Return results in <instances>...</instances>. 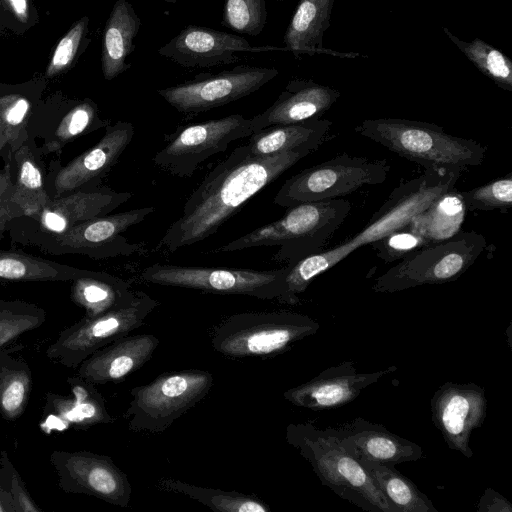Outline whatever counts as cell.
Segmentation results:
<instances>
[{
	"label": "cell",
	"mask_w": 512,
	"mask_h": 512,
	"mask_svg": "<svg viewBox=\"0 0 512 512\" xmlns=\"http://www.w3.org/2000/svg\"><path fill=\"white\" fill-rule=\"evenodd\" d=\"M310 153L292 150L260 156L246 144L237 146L190 194L157 249L173 253L212 236L248 200Z\"/></svg>",
	"instance_id": "6da1fadb"
},
{
	"label": "cell",
	"mask_w": 512,
	"mask_h": 512,
	"mask_svg": "<svg viewBox=\"0 0 512 512\" xmlns=\"http://www.w3.org/2000/svg\"><path fill=\"white\" fill-rule=\"evenodd\" d=\"M466 168L425 169L416 178L394 188L387 200L358 233L328 249L309 255L289 266L284 304L299 303V295L319 275L328 271L356 249L372 244L409 224L437 196L453 189Z\"/></svg>",
	"instance_id": "7a4b0ae2"
},
{
	"label": "cell",
	"mask_w": 512,
	"mask_h": 512,
	"mask_svg": "<svg viewBox=\"0 0 512 512\" xmlns=\"http://www.w3.org/2000/svg\"><path fill=\"white\" fill-rule=\"evenodd\" d=\"M285 440L310 464L320 482L340 498L365 511L396 512L334 428L290 423Z\"/></svg>",
	"instance_id": "3957f363"
},
{
	"label": "cell",
	"mask_w": 512,
	"mask_h": 512,
	"mask_svg": "<svg viewBox=\"0 0 512 512\" xmlns=\"http://www.w3.org/2000/svg\"><path fill=\"white\" fill-rule=\"evenodd\" d=\"M344 199L305 202L288 207L280 219L258 227L213 252H233L260 246H279L274 259L293 265L321 250L350 213Z\"/></svg>",
	"instance_id": "277c9868"
},
{
	"label": "cell",
	"mask_w": 512,
	"mask_h": 512,
	"mask_svg": "<svg viewBox=\"0 0 512 512\" xmlns=\"http://www.w3.org/2000/svg\"><path fill=\"white\" fill-rule=\"evenodd\" d=\"M355 132L424 169L470 167L483 163L486 147L453 136L434 123L400 118L366 119Z\"/></svg>",
	"instance_id": "5b68a950"
},
{
	"label": "cell",
	"mask_w": 512,
	"mask_h": 512,
	"mask_svg": "<svg viewBox=\"0 0 512 512\" xmlns=\"http://www.w3.org/2000/svg\"><path fill=\"white\" fill-rule=\"evenodd\" d=\"M311 317L289 310L232 314L216 325L211 346L229 358L272 357L318 332Z\"/></svg>",
	"instance_id": "8992f818"
},
{
	"label": "cell",
	"mask_w": 512,
	"mask_h": 512,
	"mask_svg": "<svg viewBox=\"0 0 512 512\" xmlns=\"http://www.w3.org/2000/svg\"><path fill=\"white\" fill-rule=\"evenodd\" d=\"M486 246L483 235L460 231L450 239L412 251L377 277L371 289L376 293H394L455 281L475 263Z\"/></svg>",
	"instance_id": "52a82bcc"
},
{
	"label": "cell",
	"mask_w": 512,
	"mask_h": 512,
	"mask_svg": "<svg viewBox=\"0 0 512 512\" xmlns=\"http://www.w3.org/2000/svg\"><path fill=\"white\" fill-rule=\"evenodd\" d=\"M213 385L210 372L186 369L163 373L150 383L132 388L124 413L128 429L152 434L166 431L203 400Z\"/></svg>",
	"instance_id": "ba28073f"
},
{
	"label": "cell",
	"mask_w": 512,
	"mask_h": 512,
	"mask_svg": "<svg viewBox=\"0 0 512 512\" xmlns=\"http://www.w3.org/2000/svg\"><path fill=\"white\" fill-rule=\"evenodd\" d=\"M389 171L385 159L343 153L287 179L276 193L274 203L288 208L305 202L338 199L365 185L384 183Z\"/></svg>",
	"instance_id": "9c48e42d"
},
{
	"label": "cell",
	"mask_w": 512,
	"mask_h": 512,
	"mask_svg": "<svg viewBox=\"0 0 512 512\" xmlns=\"http://www.w3.org/2000/svg\"><path fill=\"white\" fill-rule=\"evenodd\" d=\"M289 266L272 270L198 267L155 263L141 272V279L161 286L208 293L246 295L283 303Z\"/></svg>",
	"instance_id": "30bf717a"
},
{
	"label": "cell",
	"mask_w": 512,
	"mask_h": 512,
	"mask_svg": "<svg viewBox=\"0 0 512 512\" xmlns=\"http://www.w3.org/2000/svg\"><path fill=\"white\" fill-rule=\"evenodd\" d=\"M157 306V300L137 290L129 304L97 317H83L63 329L46 349V355L66 368L76 369L97 350L142 326Z\"/></svg>",
	"instance_id": "8fae6325"
},
{
	"label": "cell",
	"mask_w": 512,
	"mask_h": 512,
	"mask_svg": "<svg viewBox=\"0 0 512 512\" xmlns=\"http://www.w3.org/2000/svg\"><path fill=\"white\" fill-rule=\"evenodd\" d=\"M252 133L251 118L240 114L188 124L165 136L167 144L152 157V161L172 175L191 177L204 161Z\"/></svg>",
	"instance_id": "7c38bea8"
},
{
	"label": "cell",
	"mask_w": 512,
	"mask_h": 512,
	"mask_svg": "<svg viewBox=\"0 0 512 512\" xmlns=\"http://www.w3.org/2000/svg\"><path fill=\"white\" fill-rule=\"evenodd\" d=\"M278 75L272 67L237 65L217 74L200 75L157 93L177 111L205 112L246 97Z\"/></svg>",
	"instance_id": "4fadbf2b"
},
{
	"label": "cell",
	"mask_w": 512,
	"mask_h": 512,
	"mask_svg": "<svg viewBox=\"0 0 512 512\" xmlns=\"http://www.w3.org/2000/svg\"><path fill=\"white\" fill-rule=\"evenodd\" d=\"M50 463L65 493L86 494L110 504L127 507L132 486L110 456L89 451L55 450Z\"/></svg>",
	"instance_id": "5bb4252c"
},
{
	"label": "cell",
	"mask_w": 512,
	"mask_h": 512,
	"mask_svg": "<svg viewBox=\"0 0 512 512\" xmlns=\"http://www.w3.org/2000/svg\"><path fill=\"white\" fill-rule=\"evenodd\" d=\"M485 389L475 383L445 382L430 400L431 417L447 446L470 459V438L487 415Z\"/></svg>",
	"instance_id": "9a60e30c"
},
{
	"label": "cell",
	"mask_w": 512,
	"mask_h": 512,
	"mask_svg": "<svg viewBox=\"0 0 512 512\" xmlns=\"http://www.w3.org/2000/svg\"><path fill=\"white\" fill-rule=\"evenodd\" d=\"M154 211L151 206L95 217L62 233H48L49 244L63 253H81L95 259L129 256L141 252L142 246L130 243L123 233Z\"/></svg>",
	"instance_id": "2e32d148"
},
{
	"label": "cell",
	"mask_w": 512,
	"mask_h": 512,
	"mask_svg": "<svg viewBox=\"0 0 512 512\" xmlns=\"http://www.w3.org/2000/svg\"><path fill=\"white\" fill-rule=\"evenodd\" d=\"M284 50L274 46H253L244 37L189 25L158 49V54L186 68H209L237 62L241 53Z\"/></svg>",
	"instance_id": "e0dca14e"
},
{
	"label": "cell",
	"mask_w": 512,
	"mask_h": 512,
	"mask_svg": "<svg viewBox=\"0 0 512 512\" xmlns=\"http://www.w3.org/2000/svg\"><path fill=\"white\" fill-rule=\"evenodd\" d=\"M396 370L397 366L393 365L375 372H358L354 361L347 360L286 390L283 396L297 407L314 411L338 408L354 401L365 388Z\"/></svg>",
	"instance_id": "ac0fdd59"
},
{
	"label": "cell",
	"mask_w": 512,
	"mask_h": 512,
	"mask_svg": "<svg viewBox=\"0 0 512 512\" xmlns=\"http://www.w3.org/2000/svg\"><path fill=\"white\" fill-rule=\"evenodd\" d=\"M69 395L48 392L42 412L40 429L46 433L63 432L68 429L84 430L98 424H112V417L104 398L95 385L82 377L67 378Z\"/></svg>",
	"instance_id": "d6986e66"
},
{
	"label": "cell",
	"mask_w": 512,
	"mask_h": 512,
	"mask_svg": "<svg viewBox=\"0 0 512 512\" xmlns=\"http://www.w3.org/2000/svg\"><path fill=\"white\" fill-rule=\"evenodd\" d=\"M132 123L107 125L100 141L61 168L54 179L55 197L86 186L99 185L133 139Z\"/></svg>",
	"instance_id": "ffe728a7"
},
{
	"label": "cell",
	"mask_w": 512,
	"mask_h": 512,
	"mask_svg": "<svg viewBox=\"0 0 512 512\" xmlns=\"http://www.w3.org/2000/svg\"><path fill=\"white\" fill-rule=\"evenodd\" d=\"M133 195L93 185L53 197L33 220L48 233L58 234L89 219L104 216Z\"/></svg>",
	"instance_id": "44dd1931"
},
{
	"label": "cell",
	"mask_w": 512,
	"mask_h": 512,
	"mask_svg": "<svg viewBox=\"0 0 512 512\" xmlns=\"http://www.w3.org/2000/svg\"><path fill=\"white\" fill-rule=\"evenodd\" d=\"M159 343L153 334L126 335L87 357L76 374L94 385L123 381L151 359Z\"/></svg>",
	"instance_id": "7402d4cb"
},
{
	"label": "cell",
	"mask_w": 512,
	"mask_h": 512,
	"mask_svg": "<svg viewBox=\"0 0 512 512\" xmlns=\"http://www.w3.org/2000/svg\"><path fill=\"white\" fill-rule=\"evenodd\" d=\"M340 92L313 80L292 79L275 102L251 118L253 133L261 129L321 118L339 99Z\"/></svg>",
	"instance_id": "603a6c76"
},
{
	"label": "cell",
	"mask_w": 512,
	"mask_h": 512,
	"mask_svg": "<svg viewBox=\"0 0 512 512\" xmlns=\"http://www.w3.org/2000/svg\"><path fill=\"white\" fill-rule=\"evenodd\" d=\"M334 429L345 448L356 458L363 457L395 466L425 457L418 444L361 417Z\"/></svg>",
	"instance_id": "cb8c5ba5"
},
{
	"label": "cell",
	"mask_w": 512,
	"mask_h": 512,
	"mask_svg": "<svg viewBox=\"0 0 512 512\" xmlns=\"http://www.w3.org/2000/svg\"><path fill=\"white\" fill-rule=\"evenodd\" d=\"M334 2L335 0H299L283 37L286 51H292L295 56H359L357 53H341L323 47V35L330 25Z\"/></svg>",
	"instance_id": "d4e9b609"
},
{
	"label": "cell",
	"mask_w": 512,
	"mask_h": 512,
	"mask_svg": "<svg viewBox=\"0 0 512 512\" xmlns=\"http://www.w3.org/2000/svg\"><path fill=\"white\" fill-rule=\"evenodd\" d=\"M141 20L127 0H117L106 21L101 54V67L106 80H112L129 70L126 59L135 49L134 40Z\"/></svg>",
	"instance_id": "484cf974"
},
{
	"label": "cell",
	"mask_w": 512,
	"mask_h": 512,
	"mask_svg": "<svg viewBox=\"0 0 512 512\" xmlns=\"http://www.w3.org/2000/svg\"><path fill=\"white\" fill-rule=\"evenodd\" d=\"M331 126V121L321 118L270 126L252 133L246 145L260 156L292 150L313 152L324 142Z\"/></svg>",
	"instance_id": "4316f807"
},
{
	"label": "cell",
	"mask_w": 512,
	"mask_h": 512,
	"mask_svg": "<svg viewBox=\"0 0 512 512\" xmlns=\"http://www.w3.org/2000/svg\"><path fill=\"white\" fill-rule=\"evenodd\" d=\"M136 291L117 276L89 270L72 281L70 297L84 309V317L93 318L129 304Z\"/></svg>",
	"instance_id": "83f0119b"
},
{
	"label": "cell",
	"mask_w": 512,
	"mask_h": 512,
	"mask_svg": "<svg viewBox=\"0 0 512 512\" xmlns=\"http://www.w3.org/2000/svg\"><path fill=\"white\" fill-rule=\"evenodd\" d=\"M466 211L460 192L453 188L437 196L408 226L426 245L441 242L461 231Z\"/></svg>",
	"instance_id": "f1b7e54d"
},
{
	"label": "cell",
	"mask_w": 512,
	"mask_h": 512,
	"mask_svg": "<svg viewBox=\"0 0 512 512\" xmlns=\"http://www.w3.org/2000/svg\"><path fill=\"white\" fill-rule=\"evenodd\" d=\"M396 512H438L433 502L395 466L357 458Z\"/></svg>",
	"instance_id": "f546056e"
},
{
	"label": "cell",
	"mask_w": 512,
	"mask_h": 512,
	"mask_svg": "<svg viewBox=\"0 0 512 512\" xmlns=\"http://www.w3.org/2000/svg\"><path fill=\"white\" fill-rule=\"evenodd\" d=\"M160 490L183 494L217 512H270L269 505L256 495L200 487L174 478H161Z\"/></svg>",
	"instance_id": "4dcf8cb0"
},
{
	"label": "cell",
	"mask_w": 512,
	"mask_h": 512,
	"mask_svg": "<svg viewBox=\"0 0 512 512\" xmlns=\"http://www.w3.org/2000/svg\"><path fill=\"white\" fill-rule=\"evenodd\" d=\"M16 175L12 184L11 201L24 216L35 218L50 201L42 172L29 146L23 144L14 152Z\"/></svg>",
	"instance_id": "1f68e13d"
},
{
	"label": "cell",
	"mask_w": 512,
	"mask_h": 512,
	"mask_svg": "<svg viewBox=\"0 0 512 512\" xmlns=\"http://www.w3.org/2000/svg\"><path fill=\"white\" fill-rule=\"evenodd\" d=\"M88 271L28 254L0 251V280L73 281Z\"/></svg>",
	"instance_id": "d6a6232c"
},
{
	"label": "cell",
	"mask_w": 512,
	"mask_h": 512,
	"mask_svg": "<svg viewBox=\"0 0 512 512\" xmlns=\"http://www.w3.org/2000/svg\"><path fill=\"white\" fill-rule=\"evenodd\" d=\"M32 387V372L25 361L0 350V414L14 421L24 413Z\"/></svg>",
	"instance_id": "836d02e7"
},
{
	"label": "cell",
	"mask_w": 512,
	"mask_h": 512,
	"mask_svg": "<svg viewBox=\"0 0 512 512\" xmlns=\"http://www.w3.org/2000/svg\"><path fill=\"white\" fill-rule=\"evenodd\" d=\"M444 33L466 58L499 88L512 91V62L501 51L482 39L464 41L443 27Z\"/></svg>",
	"instance_id": "e575fe53"
},
{
	"label": "cell",
	"mask_w": 512,
	"mask_h": 512,
	"mask_svg": "<svg viewBox=\"0 0 512 512\" xmlns=\"http://www.w3.org/2000/svg\"><path fill=\"white\" fill-rule=\"evenodd\" d=\"M45 321V310L36 304L0 299V350L22 334L37 329Z\"/></svg>",
	"instance_id": "d590c367"
},
{
	"label": "cell",
	"mask_w": 512,
	"mask_h": 512,
	"mask_svg": "<svg viewBox=\"0 0 512 512\" xmlns=\"http://www.w3.org/2000/svg\"><path fill=\"white\" fill-rule=\"evenodd\" d=\"M106 121L100 119L97 105L87 99L68 111L58 124L53 137L44 146L45 152H56L76 137L106 127Z\"/></svg>",
	"instance_id": "8d00e7d4"
},
{
	"label": "cell",
	"mask_w": 512,
	"mask_h": 512,
	"mask_svg": "<svg viewBox=\"0 0 512 512\" xmlns=\"http://www.w3.org/2000/svg\"><path fill=\"white\" fill-rule=\"evenodd\" d=\"M265 0H223L221 25L250 36L259 35L267 22Z\"/></svg>",
	"instance_id": "74e56055"
},
{
	"label": "cell",
	"mask_w": 512,
	"mask_h": 512,
	"mask_svg": "<svg viewBox=\"0 0 512 512\" xmlns=\"http://www.w3.org/2000/svg\"><path fill=\"white\" fill-rule=\"evenodd\" d=\"M467 211L505 212L512 206V174L460 192Z\"/></svg>",
	"instance_id": "f35d334b"
},
{
	"label": "cell",
	"mask_w": 512,
	"mask_h": 512,
	"mask_svg": "<svg viewBox=\"0 0 512 512\" xmlns=\"http://www.w3.org/2000/svg\"><path fill=\"white\" fill-rule=\"evenodd\" d=\"M30 109V102L21 95L10 94L0 98V121L5 127L12 152L18 150L26 141Z\"/></svg>",
	"instance_id": "ab89813d"
},
{
	"label": "cell",
	"mask_w": 512,
	"mask_h": 512,
	"mask_svg": "<svg viewBox=\"0 0 512 512\" xmlns=\"http://www.w3.org/2000/svg\"><path fill=\"white\" fill-rule=\"evenodd\" d=\"M424 245V240L408 225L372 243L376 256L387 263L401 260Z\"/></svg>",
	"instance_id": "60d3db41"
},
{
	"label": "cell",
	"mask_w": 512,
	"mask_h": 512,
	"mask_svg": "<svg viewBox=\"0 0 512 512\" xmlns=\"http://www.w3.org/2000/svg\"><path fill=\"white\" fill-rule=\"evenodd\" d=\"M0 484L12 496L19 512H42L5 450L0 452Z\"/></svg>",
	"instance_id": "b9f144b4"
},
{
	"label": "cell",
	"mask_w": 512,
	"mask_h": 512,
	"mask_svg": "<svg viewBox=\"0 0 512 512\" xmlns=\"http://www.w3.org/2000/svg\"><path fill=\"white\" fill-rule=\"evenodd\" d=\"M87 24L88 18L83 17L60 40L47 67V77H53L71 65L84 38Z\"/></svg>",
	"instance_id": "7bdbcfd3"
},
{
	"label": "cell",
	"mask_w": 512,
	"mask_h": 512,
	"mask_svg": "<svg viewBox=\"0 0 512 512\" xmlns=\"http://www.w3.org/2000/svg\"><path fill=\"white\" fill-rule=\"evenodd\" d=\"M13 178L9 166L0 170V231L15 218L24 216L11 201Z\"/></svg>",
	"instance_id": "ee69618b"
},
{
	"label": "cell",
	"mask_w": 512,
	"mask_h": 512,
	"mask_svg": "<svg viewBox=\"0 0 512 512\" xmlns=\"http://www.w3.org/2000/svg\"><path fill=\"white\" fill-rule=\"evenodd\" d=\"M478 512H512V504L493 488H486L477 503Z\"/></svg>",
	"instance_id": "f6af8a7d"
},
{
	"label": "cell",
	"mask_w": 512,
	"mask_h": 512,
	"mask_svg": "<svg viewBox=\"0 0 512 512\" xmlns=\"http://www.w3.org/2000/svg\"><path fill=\"white\" fill-rule=\"evenodd\" d=\"M3 2L20 22H27L29 17L28 0H3Z\"/></svg>",
	"instance_id": "bcb514c9"
},
{
	"label": "cell",
	"mask_w": 512,
	"mask_h": 512,
	"mask_svg": "<svg viewBox=\"0 0 512 512\" xmlns=\"http://www.w3.org/2000/svg\"><path fill=\"white\" fill-rule=\"evenodd\" d=\"M0 512H19L12 496L0 484Z\"/></svg>",
	"instance_id": "7dc6e473"
},
{
	"label": "cell",
	"mask_w": 512,
	"mask_h": 512,
	"mask_svg": "<svg viewBox=\"0 0 512 512\" xmlns=\"http://www.w3.org/2000/svg\"><path fill=\"white\" fill-rule=\"evenodd\" d=\"M6 145H8V136L4 125L0 121V152Z\"/></svg>",
	"instance_id": "c3c4849f"
},
{
	"label": "cell",
	"mask_w": 512,
	"mask_h": 512,
	"mask_svg": "<svg viewBox=\"0 0 512 512\" xmlns=\"http://www.w3.org/2000/svg\"><path fill=\"white\" fill-rule=\"evenodd\" d=\"M165 2H168V3H176L177 0H164Z\"/></svg>",
	"instance_id": "681fc988"
},
{
	"label": "cell",
	"mask_w": 512,
	"mask_h": 512,
	"mask_svg": "<svg viewBox=\"0 0 512 512\" xmlns=\"http://www.w3.org/2000/svg\"><path fill=\"white\" fill-rule=\"evenodd\" d=\"M278 1H283V0H278Z\"/></svg>",
	"instance_id": "f907efd6"
}]
</instances>
